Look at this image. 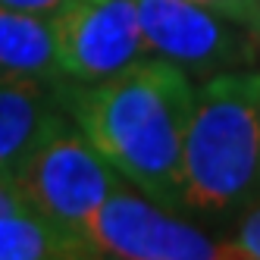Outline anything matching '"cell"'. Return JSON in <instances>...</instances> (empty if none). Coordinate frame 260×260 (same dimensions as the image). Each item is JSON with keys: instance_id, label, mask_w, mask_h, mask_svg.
I'll return each instance as SVG.
<instances>
[{"instance_id": "cell-1", "label": "cell", "mask_w": 260, "mask_h": 260, "mask_svg": "<svg viewBox=\"0 0 260 260\" xmlns=\"http://www.w3.org/2000/svg\"><path fill=\"white\" fill-rule=\"evenodd\" d=\"M194 94L173 60H138L72 101V119L113 170L163 207H182V154Z\"/></svg>"}, {"instance_id": "cell-2", "label": "cell", "mask_w": 260, "mask_h": 260, "mask_svg": "<svg viewBox=\"0 0 260 260\" xmlns=\"http://www.w3.org/2000/svg\"><path fill=\"white\" fill-rule=\"evenodd\" d=\"M260 194V72L204 82L182 154V207L226 213Z\"/></svg>"}, {"instance_id": "cell-3", "label": "cell", "mask_w": 260, "mask_h": 260, "mask_svg": "<svg viewBox=\"0 0 260 260\" xmlns=\"http://www.w3.org/2000/svg\"><path fill=\"white\" fill-rule=\"evenodd\" d=\"M31 210L82 232L98 207L119 191V173L79 125L60 122L16 176Z\"/></svg>"}, {"instance_id": "cell-4", "label": "cell", "mask_w": 260, "mask_h": 260, "mask_svg": "<svg viewBox=\"0 0 260 260\" xmlns=\"http://www.w3.org/2000/svg\"><path fill=\"white\" fill-rule=\"evenodd\" d=\"M50 19L57 69L79 82L110 79L151 50L135 0H69Z\"/></svg>"}, {"instance_id": "cell-5", "label": "cell", "mask_w": 260, "mask_h": 260, "mask_svg": "<svg viewBox=\"0 0 260 260\" xmlns=\"http://www.w3.org/2000/svg\"><path fill=\"white\" fill-rule=\"evenodd\" d=\"M94 257H125V260H207L219 257V245L201 229L166 216L160 207L128 191L110 194L98 213L85 222Z\"/></svg>"}, {"instance_id": "cell-6", "label": "cell", "mask_w": 260, "mask_h": 260, "mask_svg": "<svg viewBox=\"0 0 260 260\" xmlns=\"http://www.w3.org/2000/svg\"><path fill=\"white\" fill-rule=\"evenodd\" d=\"M151 50L182 69H235L251 60L245 31L232 19L194 0H135Z\"/></svg>"}, {"instance_id": "cell-7", "label": "cell", "mask_w": 260, "mask_h": 260, "mask_svg": "<svg viewBox=\"0 0 260 260\" xmlns=\"http://www.w3.org/2000/svg\"><path fill=\"white\" fill-rule=\"evenodd\" d=\"M63 122L41 76L0 72V176L16 179L44 138Z\"/></svg>"}, {"instance_id": "cell-8", "label": "cell", "mask_w": 260, "mask_h": 260, "mask_svg": "<svg viewBox=\"0 0 260 260\" xmlns=\"http://www.w3.org/2000/svg\"><path fill=\"white\" fill-rule=\"evenodd\" d=\"M0 72L19 76H60L53 19L44 13L0 7Z\"/></svg>"}, {"instance_id": "cell-9", "label": "cell", "mask_w": 260, "mask_h": 260, "mask_svg": "<svg viewBox=\"0 0 260 260\" xmlns=\"http://www.w3.org/2000/svg\"><path fill=\"white\" fill-rule=\"evenodd\" d=\"M53 257H94L88 238L38 210H16L0 216V260H53Z\"/></svg>"}, {"instance_id": "cell-10", "label": "cell", "mask_w": 260, "mask_h": 260, "mask_svg": "<svg viewBox=\"0 0 260 260\" xmlns=\"http://www.w3.org/2000/svg\"><path fill=\"white\" fill-rule=\"evenodd\" d=\"M219 257H241V260H260V204L245 213L241 226L232 241L219 245Z\"/></svg>"}, {"instance_id": "cell-11", "label": "cell", "mask_w": 260, "mask_h": 260, "mask_svg": "<svg viewBox=\"0 0 260 260\" xmlns=\"http://www.w3.org/2000/svg\"><path fill=\"white\" fill-rule=\"evenodd\" d=\"M201 7H210L222 16H229L232 22H241L260 38V0H194Z\"/></svg>"}, {"instance_id": "cell-12", "label": "cell", "mask_w": 260, "mask_h": 260, "mask_svg": "<svg viewBox=\"0 0 260 260\" xmlns=\"http://www.w3.org/2000/svg\"><path fill=\"white\" fill-rule=\"evenodd\" d=\"M25 207H28V201H25V194L19 188V182L0 176V216L16 213V210H25Z\"/></svg>"}, {"instance_id": "cell-13", "label": "cell", "mask_w": 260, "mask_h": 260, "mask_svg": "<svg viewBox=\"0 0 260 260\" xmlns=\"http://www.w3.org/2000/svg\"><path fill=\"white\" fill-rule=\"evenodd\" d=\"M69 0H0V7L10 10H25V13H57Z\"/></svg>"}]
</instances>
